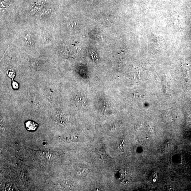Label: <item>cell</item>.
I'll list each match as a JSON object with an SVG mask.
<instances>
[{
	"mask_svg": "<svg viewBox=\"0 0 191 191\" xmlns=\"http://www.w3.org/2000/svg\"><path fill=\"white\" fill-rule=\"evenodd\" d=\"M25 126L28 131H33L36 130L39 125L32 121H28L25 123Z\"/></svg>",
	"mask_w": 191,
	"mask_h": 191,
	"instance_id": "1",
	"label": "cell"
},
{
	"mask_svg": "<svg viewBox=\"0 0 191 191\" xmlns=\"http://www.w3.org/2000/svg\"><path fill=\"white\" fill-rule=\"evenodd\" d=\"M26 40L27 43L29 44H31L32 43V39L31 36L29 34L27 35L26 37Z\"/></svg>",
	"mask_w": 191,
	"mask_h": 191,
	"instance_id": "2",
	"label": "cell"
}]
</instances>
